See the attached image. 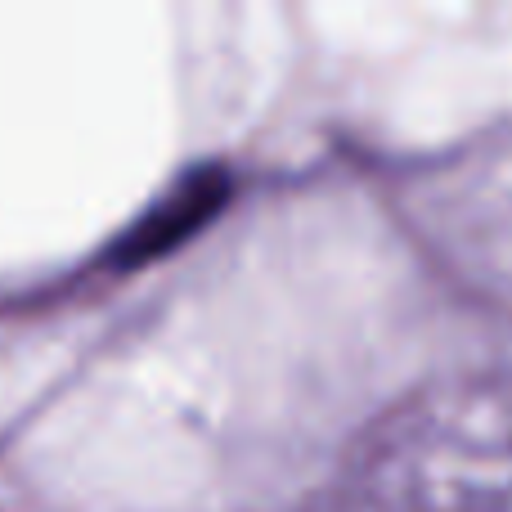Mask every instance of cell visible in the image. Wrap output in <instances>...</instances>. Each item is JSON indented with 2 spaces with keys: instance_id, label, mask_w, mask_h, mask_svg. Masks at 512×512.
<instances>
[{
  "instance_id": "1",
  "label": "cell",
  "mask_w": 512,
  "mask_h": 512,
  "mask_svg": "<svg viewBox=\"0 0 512 512\" xmlns=\"http://www.w3.org/2000/svg\"><path fill=\"white\" fill-rule=\"evenodd\" d=\"M225 198H230V171L225 167L212 162V167L189 171L162 203H153L149 212L108 248V261L122 265V270L158 261V256H167L171 248H180L189 234L203 230V225L221 212Z\"/></svg>"
}]
</instances>
